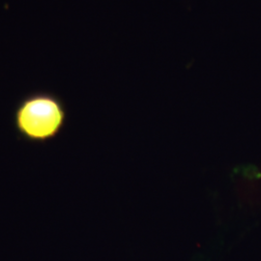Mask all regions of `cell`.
Segmentation results:
<instances>
[{"mask_svg": "<svg viewBox=\"0 0 261 261\" xmlns=\"http://www.w3.org/2000/svg\"><path fill=\"white\" fill-rule=\"evenodd\" d=\"M67 121L65 105L56 94H28L17 105L14 126L19 137L33 144H45L62 133Z\"/></svg>", "mask_w": 261, "mask_h": 261, "instance_id": "obj_1", "label": "cell"}]
</instances>
